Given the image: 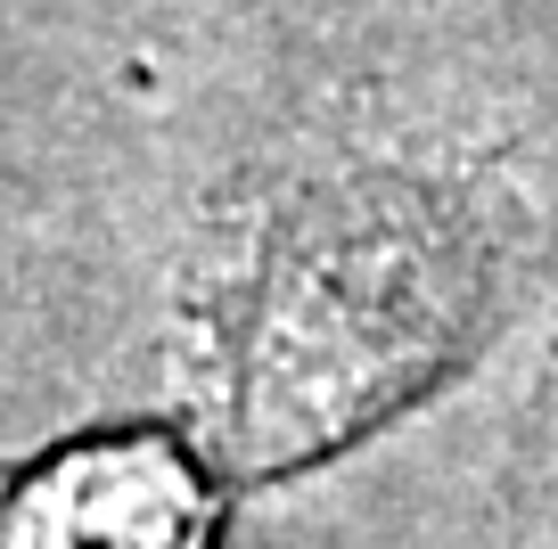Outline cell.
<instances>
[{
	"mask_svg": "<svg viewBox=\"0 0 558 549\" xmlns=\"http://www.w3.org/2000/svg\"><path fill=\"white\" fill-rule=\"evenodd\" d=\"M197 525L206 509L157 443H90L9 500L0 549H197Z\"/></svg>",
	"mask_w": 558,
	"mask_h": 549,
	"instance_id": "6da1fadb",
	"label": "cell"
}]
</instances>
